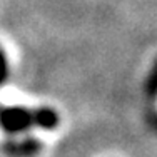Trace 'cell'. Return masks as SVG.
I'll return each instance as SVG.
<instances>
[{
    "label": "cell",
    "instance_id": "cell-2",
    "mask_svg": "<svg viewBox=\"0 0 157 157\" xmlns=\"http://www.w3.org/2000/svg\"><path fill=\"white\" fill-rule=\"evenodd\" d=\"M40 149H42V144L37 139H30L29 137V139L9 142L3 147V151L10 157H33L40 152Z\"/></svg>",
    "mask_w": 157,
    "mask_h": 157
},
{
    "label": "cell",
    "instance_id": "cell-3",
    "mask_svg": "<svg viewBox=\"0 0 157 157\" xmlns=\"http://www.w3.org/2000/svg\"><path fill=\"white\" fill-rule=\"evenodd\" d=\"M7 78V60H5V55L0 52V84Z\"/></svg>",
    "mask_w": 157,
    "mask_h": 157
},
{
    "label": "cell",
    "instance_id": "cell-1",
    "mask_svg": "<svg viewBox=\"0 0 157 157\" xmlns=\"http://www.w3.org/2000/svg\"><path fill=\"white\" fill-rule=\"evenodd\" d=\"M59 125V114L55 110L27 109V107H0V127L9 134H20L30 127L55 129Z\"/></svg>",
    "mask_w": 157,
    "mask_h": 157
}]
</instances>
